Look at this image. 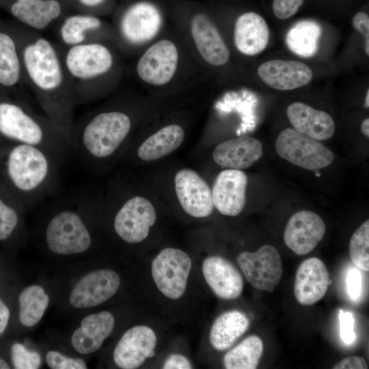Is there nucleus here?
<instances>
[{
  "mask_svg": "<svg viewBox=\"0 0 369 369\" xmlns=\"http://www.w3.org/2000/svg\"><path fill=\"white\" fill-rule=\"evenodd\" d=\"M23 76L44 114L70 133L78 105L61 49L28 28L18 46Z\"/></svg>",
  "mask_w": 369,
  "mask_h": 369,
  "instance_id": "f257e3e1",
  "label": "nucleus"
},
{
  "mask_svg": "<svg viewBox=\"0 0 369 369\" xmlns=\"http://www.w3.org/2000/svg\"><path fill=\"white\" fill-rule=\"evenodd\" d=\"M5 160V172L18 200L32 206L57 193L62 163L44 149L15 143Z\"/></svg>",
  "mask_w": 369,
  "mask_h": 369,
  "instance_id": "f03ea898",
  "label": "nucleus"
},
{
  "mask_svg": "<svg viewBox=\"0 0 369 369\" xmlns=\"http://www.w3.org/2000/svg\"><path fill=\"white\" fill-rule=\"evenodd\" d=\"M130 116L120 110H106L84 115L73 123L70 152L86 169L113 156L130 133Z\"/></svg>",
  "mask_w": 369,
  "mask_h": 369,
  "instance_id": "7ed1b4c3",
  "label": "nucleus"
},
{
  "mask_svg": "<svg viewBox=\"0 0 369 369\" xmlns=\"http://www.w3.org/2000/svg\"><path fill=\"white\" fill-rule=\"evenodd\" d=\"M0 134L14 143L35 146L62 164L70 153V133L30 107L0 102Z\"/></svg>",
  "mask_w": 369,
  "mask_h": 369,
  "instance_id": "20e7f679",
  "label": "nucleus"
},
{
  "mask_svg": "<svg viewBox=\"0 0 369 369\" xmlns=\"http://www.w3.org/2000/svg\"><path fill=\"white\" fill-rule=\"evenodd\" d=\"M61 51L77 105L92 101L95 82L109 73L113 66L111 52L98 42L66 47Z\"/></svg>",
  "mask_w": 369,
  "mask_h": 369,
  "instance_id": "39448f33",
  "label": "nucleus"
},
{
  "mask_svg": "<svg viewBox=\"0 0 369 369\" xmlns=\"http://www.w3.org/2000/svg\"><path fill=\"white\" fill-rule=\"evenodd\" d=\"M79 209L63 208L51 217L45 230V240L49 249L59 255H72L86 251L92 244V235Z\"/></svg>",
  "mask_w": 369,
  "mask_h": 369,
  "instance_id": "423d86ee",
  "label": "nucleus"
},
{
  "mask_svg": "<svg viewBox=\"0 0 369 369\" xmlns=\"http://www.w3.org/2000/svg\"><path fill=\"white\" fill-rule=\"evenodd\" d=\"M275 150L281 158L311 171L325 168L334 159V154L319 141L290 128L279 134Z\"/></svg>",
  "mask_w": 369,
  "mask_h": 369,
  "instance_id": "0eeeda50",
  "label": "nucleus"
},
{
  "mask_svg": "<svg viewBox=\"0 0 369 369\" xmlns=\"http://www.w3.org/2000/svg\"><path fill=\"white\" fill-rule=\"evenodd\" d=\"M191 259L184 251L167 247L154 258L151 272L161 292L170 299H178L184 294L191 269Z\"/></svg>",
  "mask_w": 369,
  "mask_h": 369,
  "instance_id": "6e6552de",
  "label": "nucleus"
},
{
  "mask_svg": "<svg viewBox=\"0 0 369 369\" xmlns=\"http://www.w3.org/2000/svg\"><path fill=\"white\" fill-rule=\"evenodd\" d=\"M237 262L247 281L256 289L272 292L282 279V259L271 245H264L255 252H241Z\"/></svg>",
  "mask_w": 369,
  "mask_h": 369,
  "instance_id": "1a4fd4ad",
  "label": "nucleus"
},
{
  "mask_svg": "<svg viewBox=\"0 0 369 369\" xmlns=\"http://www.w3.org/2000/svg\"><path fill=\"white\" fill-rule=\"evenodd\" d=\"M156 219L154 206L141 196L126 200L116 212L113 228L124 241L134 244L144 241Z\"/></svg>",
  "mask_w": 369,
  "mask_h": 369,
  "instance_id": "9d476101",
  "label": "nucleus"
},
{
  "mask_svg": "<svg viewBox=\"0 0 369 369\" xmlns=\"http://www.w3.org/2000/svg\"><path fill=\"white\" fill-rule=\"evenodd\" d=\"M178 53L176 45L162 40L151 46L139 58L137 72L144 82L153 85L168 83L176 70Z\"/></svg>",
  "mask_w": 369,
  "mask_h": 369,
  "instance_id": "9b49d317",
  "label": "nucleus"
},
{
  "mask_svg": "<svg viewBox=\"0 0 369 369\" xmlns=\"http://www.w3.org/2000/svg\"><path fill=\"white\" fill-rule=\"evenodd\" d=\"M175 191L182 209L189 215L203 218L210 215L214 204L207 182L195 171L183 169L174 178Z\"/></svg>",
  "mask_w": 369,
  "mask_h": 369,
  "instance_id": "f8f14e48",
  "label": "nucleus"
},
{
  "mask_svg": "<svg viewBox=\"0 0 369 369\" xmlns=\"http://www.w3.org/2000/svg\"><path fill=\"white\" fill-rule=\"evenodd\" d=\"M120 285L119 275L109 269H98L83 276L73 288L70 303L76 308L100 305L112 297Z\"/></svg>",
  "mask_w": 369,
  "mask_h": 369,
  "instance_id": "ddd939ff",
  "label": "nucleus"
},
{
  "mask_svg": "<svg viewBox=\"0 0 369 369\" xmlns=\"http://www.w3.org/2000/svg\"><path fill=\"white\" fill-rule=\"evenodd\" d=\"M325 224L316 213L300 210L289 219L284 232L286 245L299 256L312 251L323 238Z\"/></svg>",
  "mask_w": 369,
  "mask_h": 369,
  "instance_id": "4468645a",
  "label": "nucleus"
},
{
  "mask_svg": "<svg viewBox=\"0 0 369 369\" xmlns=\"http://www.w3.org/2000/svg\"><path fill=\"white\" fill-rule=\"evenodd\" d=\"M156 344V336L150 327L135 326L123 334L115 346L114 361L120 368H137L146 358L154 355Z\"/></svg>",
  "mask_w": 369,
  "mask_h": 369,
  "instance_id": "2eb2a0df",
  "label": "nucleus"
},
{
  "mask_svg": "<svg viewBox=\"0 0 369 369\" xmlns=\"http://www.w3.org/2000/svg\"><path fill=\"white\" fill-rule=\"evenodd\" d=\"M162 18L159 10L148 2L137 3L123 14L119 31L125 41L132 44L148 42L158 33Z\"/></svg>",
  "mask_w": 369,
  "mask_h": 369,
  "instance_id": "dca6fc26",
  "label": "nucleus"
},
{
  "mask_svg": "<svg viewBox=\"0 0 369 369\" xmlns=\"http://www.w3.org/2000/svg\"><path fill=\"white\" fill-rule=\"evenodd\" d=\"M247 185V175L241 169L223 170L213 187L214 206L223 215H238L246 203Z\"/></svg>",
  "mask_w": 369,
  "mask_h": 369,
  "instance_id": "f3484780",
  "label": "nucleus"
},
{
  "mask_svg": "<svg viewBox=\"0 0 369 369\" xmlns=\"http://www.w3.org/2000/svg\"><path fill=\"white\" fill-rule=\"evenodd\" d=\"M257 74L268 86L277 90H292L308 85L313 72L305 64L294 60L273 59L260 64Z\"/></svg>",
  "mask_w": 369,
  "mask_h": 369,
  "instance_id": "a211bd4d",
  "label": "nucleus"
},
{
  "mask_svg": "<svg viewBox=\"0 0 369 369\" xmlns=\"http://www.w3.org/2000/svg\"><path fill=\"white\" fill-rule=\"evenodd\" d=\"M330 283L324 262L318 258H310L297 271L294 284L295 298L301 305H313L323 299Z\"/></svg>",
  "mask_w": 369,
  "mask_h": 369,
  "instance_id": "6ab92c4d",
  "label": "nucleus"
},
{
  "mask_svg": "<svg viewBox=\"0 0 369 369\" xmlns=\"http://www.w3.org/2000/svg\"><path fill=\"white\" fill-rule=\"evenodd\" d=\"M202 269L206 283L218 297L232 300L241 295L243 277L229 260L221 256H209L203 261Z\"/></svg>",
  "mask_w": 369,
  "mask_h": 369,
  "instance_id": "aec40b11",
  "label": "nucleus"
},
{
  "mask_svg": "<svg viewBox=\"0 0 369 369\" xmlns=\"http://www.w3.org/2000/svg\"><path fill=\"white\" fill-rule=\"evenodd\" d=\"M263 154L261 141L242 136L218 144L213 150L214 161L222 167L243 169L249 167Z\"/></svg>",
  "mask_w": 369,
  "mask_h": 369,
  "instance_id": "412c9836",
  "label": "nucleus"
},
{
  "mask_svg": "<svg viewBox=\"0 0 369 369\" xmlns=\"http://www.w3.org/2000/svg\"><path fill=\"white\" fill-rule=\"evenodd\" d=\"M286 112L294 129L318 141L329 139L335 133L333 118L323 111L303 102H295L288 106Z\"/></svg>",
  "mask_w": 369,
  "mask_h": 369,
  "instance_id": "4be33fe9",
  "label": "nucleus"
},
{
  "mask_svg": "<svg viewBox=\"0 0 369 369\" xmlns=\"http://www.w3.org/2000/svg\"><path fill=\"white\" fill-rule=\"evenodd\" d=\"M191 34L202 58L209 64L219 66L229 59L230 52L215 25L203 14L195 15L191 24Z\"/></svg>",
  "mask_w": 369,
  "mask_h": 369,
  "instance_id": "5701e85b",
  "label": "nucleus"
},
{
  "mask_svg": "<svg viewBox=\"0 0 369 369\" xmlns=\"http://www.w3.org/2000/svg\"><path fill=\"white\" fill-rule=\"evenodd\" d=\"M114 325V317L108 311L85 316L81 320V326L72 335V346L81 354L96 351L111 333Z\"/></svg>",
  "mask_w": 369,
  "mask_h": 369,
  "instance_id": "b1692460",
  "label": "nucleus"
},
{
  "mask_svg": "<svg viewBox=\"0 0 369 369\" xmlns=\"http://www.w3.org/2000/svg\"><path fill=\"white\" fill-rule=\"evenodd\" d=\"M237 49L247 55L263 51L269 40V29L264 18L255 12H246L236 20L234 31Z\"/></svg>",
  "mask_w": 369,
  "mask_h": 369,
  "instance_id": "393cba45",
  "label": "nucleus"
},
{
  "mask_svg": "<svg viewBox=\"0 0 369 369\" xmlns=\"http://www.w3.org/2000/svg\"><path fill=\"white\" fill-rule=\"evenodd\" d=\"M10 11L29 29L39 31L60 16L62 8L57 0H16Z\"/></svg>",
  "mask_w": 369,
  "mask_h": 369,
  "instance_id": "a878e982",
  "label": "nucleus"
},
{
  "mask_svg": "<svg viewBox=\"0 0 369 369\" xmlns=\"http://www.w3.org/2000/svg\"><path fill=\"white\" fill-rule=\"evenodd\" d=\"M248 317L242 312L232 310L220 315L215 320L210 331V342L217 351H224L232 344L247 330Z\"/></svg>",
  "mask_w": 369,
  "mask_h": 369,
  "instance_id": "bb28decb",
  "label": "nucleus"
},
{
  "mask_svg": "<svg viewBox=\"0 0 369 369\" xmlns=\"http://www.w3.org/2000/svg\"><path fill=\"white\" fill-rule=\"evenodd\" d=\"M184 131L177 124L166 126L146 139L137 150L138 157L145 161L162 158L176 150L183 141Z\"/></svg>",
  "mask_w": 369,
  "mask_h": 369,
  "instance_id": "cd10ccee",
  "label": "nucleus"
},
{
  "mask_svg": "<svg viewBox=\"0 0 369 369\" xmlns=\"http://www.w3.org/2000/svg\"><path fill=\"white\" fill-rule=\"evenodd\" d=\"M102 27L101 20L90 14L71 15L62 21L58 29L60 42L65 47L95 42L92 35Z\"/></svg>",
  "mask_w": 369,
  "mask_h": 369,
  "instance_id": "c85d7f7f",
  "label": "nucleus"
},
{
  "mask_svg": "<svg viewBox=\"0 0 369 369\" xmlns=\"http://www.w3.org/2000/svg\"><path fill=\"white\" fill-rule=\"evenodd\" d=\"M321 34L322 28L317 22L301 20L287 32L286 44L293 53L309 58L316 54Z\"/></svg>",
  "mask_w": 369,
  "mask_h": 369,
  "instance_id": "c756f323",
  "label": "nucleus"
},
{
  "mask_svg": "<svg viewBox=\"0 0 369 369\" xmlns=\"http://www.w3.org/2000/svg\"><path fill=\"white\" fill-rule=\"evenodd\" d=\"M23 77L22 64L18 47L9 34L0 31V85L12 87Z\"/></svg>",
  "mask_w": 369,
  "mask_h": 369,
  "instance_id": "7c9ffc66",
  "label": "nucleus"
},
{
  "mask_svg": "<svg viewBox=\"0 0 369 369\" xmlns=\"http://www.w3.org/2000/svg\"><path fill=\"white\" fill-rule=\"evenodd\" d=\"M261 338L251 335L229 351L223 357V366L227 369H255L263 353Z\"/></svg>",
  "mask_w": 369,
  "mask_h": 369,
  "instance_id": "2f4dec72",
  "label": "nucleus"
},
{
  "mask_svg": "<svg viewBox=\"0 0 369 369\" xmlns=\"http://www.w3.org/2000/svg\"><path fill=\"white\" fill-rule=\"evenodd\" d=\"M18 303L20 323L25 327H33L42 319L49 298L41 286L32 285L21 291Z\"/></svg>",
  "mask_w": 369,
  "mask_h": 369,
  "instance_id": "473e14b6",
  "label": "nucleus"
},
{
  "mask_svg": "<svg viewBox=\"0 0 369 369\" xmlns=\"http://www.w3.org/2000/svg\"><path fill=\"white\" fill-rule=\"evenodd\" d=\"M349 255L355 266L369 271V220L363 223L353 233L349 243Z\"/></svg>",
  "mask_w": 369,
  "mask_h": 369,
  "instance_id": "72a5a7b5",
  "label": "nucleus"
},
{
  "mask_svg": "<svg viewBox=\"0 0 369 369\" xmlns=\"http://www.w3.org/2000/svg\"><path fill=\"white\" fill-rule=\"evenodd\" d=\"M0 197V241L11 236L19 223V213L14 204Z\"/></svg>",
  "mask_w": 369,
  "mask_h": 369,
  "instance_id": "f704fd0d",
  "label": "nucleus"
},
{
  "mask_svg": "<svg viewBox=\"0 0 369 369\" xmlns=\"http://www.w3.org/2000/svg\"><path fill=\"white\" fill-rule=\"evenodd\" d=\"M11 357L16 369H37L41 363V357L38 353L29 351L19 343H15L12 346Z\"/></svg>",
  "mask_w": 369,
  "mask_h": 369,
  "instance_id": "c9c22d12",
  "label": "nucleus"
},
{
  "mask_svg": "<svg viewBox=\"0 0 369 369\" xmlns=\"http://www.w3.org/2000/svg\"><path fill=\"white\" fill-rule=\"evenodd\" d=\"M46 360L49 368L52 369H85V361L80 358L67 357L57 351H49Z\"/></svg>",
  "mask_w": 369,
  "mask_h": 369,
  "instance_id": "e433bc0d",
  "label": "nucleus"
},
{
  "mask_svg": "<svg viewBox=\"0 0 369 369\" xmlns=\"http://www.w3.org/2000/svg\"><path fill=\"white\" fill-rule=\"evenodd\" d=\"M340 336L344 344L351 345L356 339L354 331L355 318L351 312L339 310Z\"/></svg>",
  "mask_w": 369,
  "mask_h": 369,
  "instance_id": "4c0bfd02",
  "label": "nucleus"
},
{
  "mask_svg": "<svg viewBox=\"0 0 369 369\" xmlns=\"http://www.w3.org/2000/svg\"><path fill=\"white\" fill-rule=\"evenodd\" d=\"M303 1L304 0H273V14L281 20L289 18L297 12Z\"/></svg>",
  "mask_w": 369,
  "mask_h": 369,
  "instance_id": "58836bf2",
  "label": "nucleus"
},
{
  "mask_svg": "<svg viewBox=\"0 0 369 369\" xmlns=\"http://www.w3.org/2000/svg\"><path fill=\"white\" fill-rule=\"evenodd\" d=\"M361 273L359 269L352 268L346 276L347 292L352 300H357L361 293Z\"/></svg>",
  "mask_w": 369,
  "mask_h": 369,
  "instance_id": "ea45409f",
  "label": "nucleus"
},
{
  "mask_svg": "<svg viewBox=\"0 0 369 369\" xmlns=\"http://www.w3.org/2000/svg\"><path fill=\"white\" fill-rule=\"evenodd\" d=\"M355 29L361 33L365 37V53L369 55V17L363 12L355 14L352 20Z\"/></svg>",
  "mask_w": 369,
  "mask_h": 369,
  "instance_id": "a19ab883",
  "label": "nucleus"
},
{
  "mask_svg": "<svg viewBox=\"0 0 369 369\" xmlns=\"http://www.w3.org/2000/svg\"><path fill=\"white\" fill-rule=\"evenodd\" d=\"M333 369H366L368 365L366 360L359 356H351L346 357L336 363Z\"/></svg>",
  "mask_w": 369,
  "mask_h": 369,
  "instance_id": "79ce46f5",
  "label": "nucleus"
},
{
  "mask_svg": "<svg viewBox=\"0 0 369 369\" xmlns=\"http://www.w3.org/2000/svg\"><path fill=\"white\" fill-rule=\"evenodd\" d=\"M164 369H190L191 364L188 359L180 354H172L165 360Z\"/></svg>",
  "mask_w": 369,
  "mask_h": 369,
  "instance_id": "37998d69",
  "label": "nucleus"
},
{
  "mask_svg": "<svg viewBox=\"0 0 369 369\" xmlns=\"http://www.w3.org/2000/svg\"><path fill=\"white\" fill-rule=\"evenodd\" d=\"M10 318V311L5 303L0 299V333L6 328Z\"/></svg>",
  "mask_w": 369,
  "mask_h": 369,
  "instance_id": "c03bdc74",
  "label": "nucleus"
},
{
  "mask_svg": "<svg viewBox=\"0 0 369 369\" xmlns=\"http://www.w3.org/2000/svg\"><path fill=\"white\" fill-rule=\"evenodd\" d=\"M79 2L85 7L93 8L99 5L105 0H78Z\"/></svg>",
  "mask_w": 369,
  "mask_h": 369,
  "instance_id": "a18cd8bd",
  "label": "nucleus"
},
{
  "mask_svg": "<svg viewBox=\"0 0 369 369\" xmlns=\"http://www.w3.org/2000/svg\"><path fill=\"white\" fill-rule=\"evenodd\" d=\"M361 131L367 137H369V119H364L361 124Z\"/></svg>",
  "mask_w": 369,
  "mask_h": 369,
  "instance_id": "49530a36",
  "label": "nucleus"
},
{
  "mask_svg": "<svg viewBox=\"0 0 369 369\" xmlns=\"http://www.w3.org/2000/svg\"><path fill=\"white\" fill-rule=\"evenodd\" d=\"M10 366L3 359H0V369H9Z\"/></svg>",
  "mask_w": 369,
  "mask_h": 369,
  "instance_id": "de8ad7c7",
  "label": "nucleus"
},
{
  "mask_svg": "<svg viewBox=\"0 0 369 369\" xmlns=\"http://www.w3.org/2000/svg\"><path fill=\"white\" fill-rule=\"evenodd\" d=\"M364 107L366 108L369 107V90H367L366 97H365V102H364Z\"/></svg>",
  "mask_w": 369,
  "mask_h": 369,
  "instance_id": "09e8293b",
  "label": "nucleus"
}]
</instances>
